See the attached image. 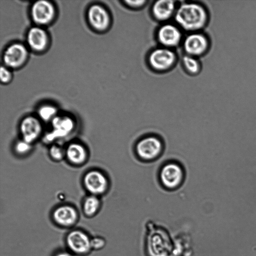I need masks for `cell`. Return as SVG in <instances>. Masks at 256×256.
Segmentation results:
<instances>
[{"label":"cell","mask_w":256,"mask_h":256,"mask_svg":"<svg viewBox=\"0 0 256 256\" xmlns=\"http://www.w3.org/2000/svg\"><path fill=\"white\" fill-rule=\"evenodd\" d=\"M175 22L188 33L202 31L208 24L209 13L205 6L195 1H184L178 3L174 16Z\"/></svg>","instance_id":"cell-1"},{"label":"cell","mask_w":256,"mask_h":256,"mask_svg":"<svg viewBox=\"0 0 256 256\" xmlns=\"http://www.w3.org/2000/svg\"><path fill=\"white\" fill-rule=\"evenodd\" d=\"M145 248L147 256H170L172 244L168 233L163 228L152 226L147 234Z\"/></svg>","instance_id":"cell-2"},{"label":"cell","mask_w":256,"mask_h":256,"mask_svg":"<svg viewBox=\"0 0 256 256\" xmlns=\"http://www.w3.org/2000/svg\"><path fill=\"white\" fill-rule=\"evenodd\" d=\"M178 60L174 49L158 46L152 48L146 56L148 67L156 72H165L172 70Z\"/></svg>","instance_id":"cell-3"},{"label":"cell","mask_w":256,"mask_h":256,"mask_svg":"<svg viewBox=\"0 0 256 256\" xmlns=\"http://www.w3.org/2000/svg\"><path fill=\"white\" fill-rule=\"evenodd\" d=\"M180 46L184 54L199 58L208 51L210 41L202 31L192 32L184 36Z\"/></svg>","instance_id":"cell-4"},{"label":"cell","mask_w":256,"mask_h":256,"mask_svg":"<svg viewBox=\"0 0 256 256\" xmlns=\"http://www.w3.org/2000/svg\"><path fill=\"white\" fill-rule=\"evenodd\" d=\"M160 46L174 49L181 46L184 36L182 30L175 23L161 24L155 32Z\"/></svg>","instance_id":"cell-5"},{"label":"cell","mask_w":256,"mask_h":256,"mask_svg":"<svg viewBox=\"0 0 256 256\" xmlns=\"http://www.w3.org/2000/svg\"><path fill=\"white\" fill-rule=\"evenodd\" d=\"M163 150V144L159 138L149 136L140 139L136 144V152L142 160L150 161L158 157Z\"/></svg>","instance_id":"cell-6"},{"label":"cell","mask_w":256,"mask_h":256,"mask_svg":"<svg viewBox=\"0 0 256 256\" xmlns=\"http://www.w3.org/2000/svg\"><path fill=\"white\" fill-rule=\"evenodd\" d=\"M184 178L182 166L176 162L164 164L160 172V180L165 188L173 190L180 186Z\"/></svg>","instance_id":"cell-7"},{"label":"cell","mask_w":256,"mask_h":256,"mask_svg":"<svg viewBox=\"0 0 256 256\" xmlns=\"http://www.w3.org/2000/svg\"><path fill=\"white\" fill-rule=\"evenodd\" d=\"M66 242L69 250L76 255H86L92 250L91 238L82 230L70 231L66 236Z\"/></svg>","instance_id":"cell-8"},{"label":"cell","mask_w":256,"mask_h":256,"mask_svg":"<svg viewBox=\"0 0 256 256\" xmlns=\"http://www.w3.org/2000/svg\"><path fill=\"white\" fill-rule=\"evenodd\" d=\"M178 4L175 0H156L150 6L151 16L161 24L169 22L174 18Z\"/></svg>","instance_id":"cell-9"},{"label":"cell","mask_w":256,"mask_h":256,"mask_svg":"<svg viewBox=\"0 0 256 256\" xmlns=\"http://www.w3.org/2000/svg\"><path fill=\"white\" fill-rule=\"evenodd\" d=\"M52 122V129L45 136V140L48 142L68 136L74 128V121L66 116H56Z\"/></svg>","instance_id":"cell-10"},{"label":"cell","mask_w":256,"mask_h":256,"mask_svg":"<svg viewBox=\"0 0 256 256\" xmlns=\"http://www.w3.org/2000/svg\"><path fill=\"white\" fill-rule=\"evenodd\" d=\"M84 184L88 191L92 195L96 196L104 193L107 190L108 182L102 172L92 170L85 174Z\"/></svg>","instance_id":"cell-11"},{"label":"cell","mask_w":256,"mask_h":256,"mask_svg":"<svg viewBox=\"0 0 256 256\" xmlns=\"http://www.w3.org/2000/svg\"><path fill=\"white\" fill-rule=\"evenodd\" d=\"M52 218L57 226L64 228H70L74 226L78 222V214L73 206L63 205L54 210Z\"/></svg>","instance_id":"cell-12"},{"label":"cell","mask_w":256,"mask_h":256,"mask_svg":"<svg viewBox=\"0 0 256 256\" xmlns=\"http://www.w3.org/2000/svg\"><path fill=\"white\" fill-rule=\"evenodd\" d=\"M27 56V50L23 44H14L5 50L3 60L7 66L14 68L20 66L26 58Z\"/></svg>","instance_id":"cell-13"},{"label":"cell","mask_w":256,"mask_h":256,"mask_svg":"<svg viewBox=\"0 0 256 256\" xmlns=\"http://www.w3.org/2000/svg\"><path fill=\"white\" fill-rule=\"evenodd\" d=\"M88 18L90 24L100 30L107 29L110 24V16L106 9L103 6L94 4L88 11Z\"/></svg>","instance_id":"cell-14"},{"label":"cell","mask_w":256,"mask_h":256,"mask_svg":"<svg viewBox=\"0 0 256 256\" xmlns=\"http://www.w3.org/2000/svg\"><path fill=\"white\" fill-rule=\"evenodd\" d=\"M31 13L32 19L36 23L45 24L52 19L54 14V9L49 2L38 0L33 4Z\"/></svg>","instance_id":"cell-15"},{"label":"cell","mask_w":256,"mask_h":256,"mask_svg":"<svg viewBox=\"0 0 256 256\" xmlns=\"http://www.w3.org/2000/svg\"><path fill=\"white\" fill-rule=\"evenodd\" d=\"M20 128L22 140L30 144L38 138L42 130L39 120L32 116L24 118Z\"/></svg>","instance_id":"cell-16"},{"label":"cell","mask_w":256,"mask_h":256,"mask_svg":"<svg viewBox=\"0 0 256 256\" xmlns=\"http://www.w3.org/2000/svg\"><path fill=\"white\" fill-rule=\"evenodd\" d=\"M48 40L47 34L42 28L35 26L28 30L27 42L29 46L33 50L39 51L44 49Z\"/></svg>","instance_id":"cell-17"},{"label":"cell","mask_w":256,"mask_h":256,"mask_svg":"<svg viewBox=\"0 0 256 256\" xmlns=\"http://www.w3.org/2000/svg\"><path fill=\"white\" fill-rule=\"evenodd\" d=\"M65 152L67 158L73 164H81L86 160V150L81 144L72 143L68 146Z\"/></svg>","instance_id":"cell-18"},{"label":"cell","mask_w":256,"mask_h":256,"mask_svg":"<svg viewBox=\"0 0 256 256\" xmlns=\"http://www.w3.org/2000/svg\"><path fill=\"white\" fill-rule=\"evenodd\" d=\"M181 64L184 70L190 76L198 74L202 68L199 58L184 54L181 58Z\"/></svg>","instance_id":"cell-19"},{"label":"cell","mask_w":256,"mask_h":256,"mask_svg":"<svg viewBox=\"0 0 256 256\" xmlns=\"http://www.w3.org/2000/svg\"><path fill=\"white\" fill-rule=\"evenodd\" d=\"M100 203L96 196L92 195L87 197L83 204V212L88 217H92L98 212Z\"/></svg>","instance_id":"cell-20"},{"label":"cell","mask_w":256,"mask_h":256,"mask_svg":"<svg viewBox=\"0 0 256 256\" xmlns=\"http://www.w3.org/2000/svg\"><path fill=\"white\" fill-rule=\"evenodd\" d=\"M38 114L44 121L52 120L57 116V110L52 106L44 105L39 108Z\"/></svg>","instance_id":"cell-21"},{"label":"cell","mask_w":256,"mask_h":256,"mask_svg":"<svg viewBox=\"0 0 256 256\" xmlns=\"http://www.w3.org/2000/svg\"><path fill=\"white\" fill-rule=\"evenodd\" d=\"M51 157L54 160H61L66 155V152L58 146L53 145L50 150Z\"/></svg>","instance_id":"cell-22"},{"label":"cell","mask_w":256,"mask_h":256,"mask_svg":"<svg viewBox=\"0 0 256 256\" xmlns=\"http://www.w3.org/2000/svg\"><path fill=\"white\" fill-rule=\"evenodd\" d=\"M126 8L134 10H140L144 8L147 4V0H124L122 2Z\"/></svg>","instance_id":"cell-23"},{"label":"cell","mask_w":256,"mask_h":256,"mask_svg":"<svg viewBox=\"0 0 256 256\" xmlns=\"http://www.w3.org/2000/svg\"><path fill=\"white\" fill-rule=\"evenodd\" d=\"M15 150L19 154H25L31 149V144L24 140L18 141L15 145Z\"/></svg>","instance_id":"cell-24"},{"label":"cell","mask_w":256,"mask_h":256,"mask_svg":"<svg viewBox=\"0 0 256 256\" xmlns=\"http://www.w3.org/2000/svg\"><path fill=\"white\" fill-rule=\"evenodd\" d=\"M106 245L105 240L100 236H96L91 238V247L92 250H100Z\"/></svg>","instance_id":"cell-25"},{"label":"cell","mask_w":256,"mask_h":256,"mask_svg":"<svg viewBox=\"0 0 256 256\" xmlns=\"http://www.w3.org/2000/svg\"><path fill=\"white\" fill-rule=\"evenodd\" d=\"M0 74L1 82L4 83L8 82L11 78L10 71L4 66H1Z\"/></svg>","instance_id":"cell-26"},{"label":"cell","mask_w":256,"mask_h":256,"mask_svg":"<svg viewBox=\"0 0 256 256\" xmlns=\"http://www.w3.org/2000/svg\"><path fill=\"white\" fill-rule=\"evenodd\" d=\"M56 256H70L69 254L66 252H60L56 255Z\"/></svg>","instance_id":"cell-27"}]
</instances>
